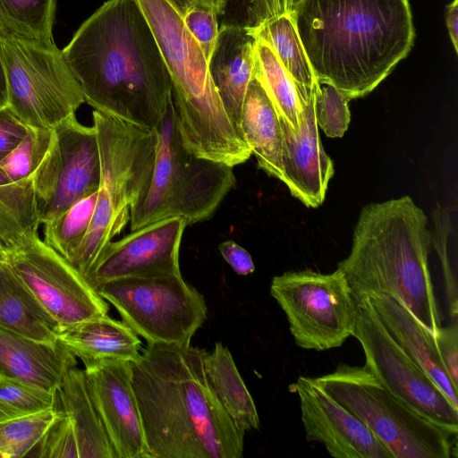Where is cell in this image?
<instances>
[{"label": "cell", "instance_id": "6da1fadb", "mask_svg": "<svg viewBox=\"0 0 458 458\" xmlns=\"http://www.w3.org/2000/svg\"><path fill=\"white\" fill-rule=\"evenodd\" d=\"M95 111L155 131L173 100L172 81L136 0H107L61 50Z\"/></svg>", "mask_w": 458, "mask_h": 458}, {"label": "cell", "instance_id": "7a4b0ae2", "mask_svg": "<svg viewBox=\"0 0 458 458\" xmlns=\"http://www.w3.org/2000/svg\"><path fill=\"white\" fill-rule=\"evenodd\" d=\"M206 351L147 344L131 362L132 386L151 458H241L244 433L205 372Z\"/></svg>", "mask_w": 458, "mask_h": 458}, {"label": "cell", "instance_id": "3957f363", "mask_svg": "<svg viewBox=\"0 0 458 458\" xmlns=\"http://www.w3.org/2000/svg\"><path fill=\"white\" fill-rule=\"evenodd\" d=\"M297 30L319 84L365 97L410 52L407 0H296Z\"/></svg>", "mask_w": 458, "mask_h": 458}, {"label": "cell", "instance_id": "277c9868", "mask_svg": "<svg viewBox=\"0 0 458 458\" xmlns=\"http://www.w3.org/2000/svg\"><path fill=\"white\" fill-rule=\"evenodd\" d=\"M428 217L410 196L365 206L350 254L337 264L355 301L375 294L401 301L432 334L441 317L428 267Z\"/></svg>", "mask_w": 458, "mask_h": 458}, {"label": "cell", "instance_id": "5b68a950", "mask_svg": "<svg viewBox=\"0 0 458 458\" xmlns=\"http://www.w3.org/2000/svg\"><path fill=\"white\" fill-rule=\"evenodd\" d=\"M147 19L172 81L178 130L192 154L229 166L251 151L227 115L215 89L208 61L171 0H136Z\"/></svg>", "mask_w": 458, "mask_h": 458}, {"label": "cell", "instance_id": "8992f818", "mask_svg": "<svg viewBox=\"0 0 458 458\" xmlns=\"http://www.w3.org/2000/svg\"><path fill=\"white\" fill-rule=\"evenodd\" d=\"M101 164L99 186L86 236L70 264L85 278L130 221L154 170L157 134L93 111Z\"/></svg>", "mask_w": 458, "mask_h": 458}, {"label": "cell", "instance_id": "52a82bcc", "mask_svg": "<svg viewBox=\"0 0 458 458\" xmlns=\"http://www.w3.org/2000/svg\"><path fill=\"white\" fill-rule=\"evenodd\" d=\"M156 159L149 186L131 208V230L166 218L187 225L209 218L235 183L232 166L199 157L184 146L173 100L155 130Z\"/></svg>", "mask_w": 458, "mask_h": 458}, {"label": "cell", "instance_id": "ba28073f", "mask_svg": "<svg viewBox=\"0 0 458 458\" xmlns=\"http://www.w3.org/2000/svg\"><path fill=\"white\" fill-rule=\"evenodd\" d=\"M312 380L358 417L394 458L457 457V432L421 414L364 366L339 364Z\"/></svg>", "mask_w": 458, "mask_h": 458}, {"label": "cell", "instance_id": "9c48e42d", "mask_svg": "<svg viewBox=\"0 0 458 458\" xmlns=\"http://www.w3.org/2000/svg\"><path fill=\"white\" fill-rule=\"evenodd\" d=\"M0 52L7 105L28 127L53 129L85 102L55 44L2 37Z\"/></svg>", "mask_w": 458, "mask_h": 458}, {"label": "cell", "instance_id": "30bf717a", "mask_svg": "<svg viewBox=\"0 0 458 458\" xmlns=\"http://www.w3.org/2000/svg\"><path fill=\"white\" fill-rule=\"evenodd\" d=\"M95 291L148 344L190 345L207 318L204 297L182 275L114 279Z\"/></svg>", "mask_w": 458, "mask_h": 458}, {"label": "cell", "instance_id": "8fae6325", "mask_svg": "<svg viewBox=\"0 0 458 458\" xmlns=\"http://www.w3.org/2000/svg\"><path fill=\"white\" fill-rule=\"evenodd\" d=\"M270 294L285 313L297 346L326 351L353 336L356 301L339 269L285 272L272 278Z\"/></svg>", "mask_w": 458, "mask_h": 458}, {"label": "cell", "instance_id": "7c38bea8", "mask_svg": "<svg viewBox=\"0 0 458 458\" xmlns=\"http://www.w3.org/2000/svg\"><path fill=\"white\" fill-rule=\"evenodd\" d=\"M100 174L95 127L81 124L75 114L67 117L53 128L47 151L32 175L39 223L96 192Z\"/></svg>", "mask_w": 458, "mask_h": 458}, {"label": "cell", "instance_id": "4fadbf2b", "mask_svg": "<svg viewBox=\"0 0 458 458\" xmlns=\"http://www.w3.org/2000/svg\"><path fill=\"white\" fill-rule=\"evenodd\" d=\"M356 301L353 336L365 365L394 394L428 419L458 431V409L388 335L368 298Z\"/></svg>", "mask_w": 458, "mask_h": 458}, {"label": "cell", "instance_id": "5bb4252c", "mask_svg": "<svg viewBox=\"0 0 458 458\" xmlns=\"http://www.w3.org/2000/svg\"><path fill=\"white\" fill-rule=\"evenodd\" d=\"M7 262L61 327L107 314L106 300L38 233L8 254Z\"/></svg>", "mask_w": 458, "mask_h": 458}, {"label": "cell", "instance_id": "9a60e30c", "mask_svg": "<svg viewBox=\"0 0 458 458\" xmlns=\"http://www.w3.org/2000/svg\"><path fill=\"white\" fill-rule=\"evenodd\" d=\"M187 225L182 218L162 219L111 242L86 281L95 290L114 279L181 275L179 250Z\"/></svg>", "mask_w": 458, "mask_h": 458}, {"label": "cell", "instance_id": "2e32d148", "mask_svg": "<svg viewBox=\"0 0 458 458\" xmlns=\"http://www.w3.org/2000/svg\"><path fill=\"white\" fill-rule=\"evenodd\" d=\"M91 396L116 458H151L132 386L131 362L101 360L84 364Z\"/></svg>", "mask_w": 458, "mask_h": 458}, {"label": "cell", "instance_id": "e0dca14e", "mask_svg": "<svg viewBox=\"0 0 458 458\" xmlns=\"http://www.w3.org/2000/svg\"><path fill=\"white\" fill-rule=\"evenodd\" d=\"M291 387L300 399L309 442H319L335 458H394L376 435L311 377L301 376Z\"/></svg>", "mask_w": 458, "mask_h": 458}, {"label": "cell", "instance_id": "ac0fdd59", "mask_svg": "<svg viewBox=\"0 0 458 458\" xmlns=\"http://www.w3.org/2000/svg\"><path fill=\"white\" fill-rule=\"evenodd\" d=\"M314 98L302 106L299 131L279 118L283 147L281 181L306 207L318 208L325 199L334 165L320 140L315 119Z\"/></svg>", "mask_w": 458, "mask_h": 458}, {"label": "cell", "instance_id": "d6986e66", "mask_svg": "<svg viewBox=\"0 0 458 458\" xmlns=\"http://www.w3.org/2000/svg\"><path fill=\"white\" fill-rule=\"evenodd\" d=\"M296 0H249L242 24L253 38H262L274 50L296 88L301 107L319 86L302 47L296 26Z\"/></svg>", "mask_w": 458, "mask_h": 458}, {"label": "cell", "instance_id": "ffe728a7", "mask_svg": "<svg viewBox=\"0 0 458 458\" xmlns=\"http://www.w3.org/2000/svg\"><path fill=\"white\" fill-rule=\"evenodd\" d=\"M77 364L59 340L42 342L0 327V377L55 393Z\"/></svg>", "mask_w": 458, "mask_h": 458}, {"label": "cell", "instance_id": "44dd1931", "mask_svg": "<svg viewBox=\"0 0 458 458\" xmlns=\"http://www.w3.org/2000/svg\"><path fill=\"white\" fill-rule=\"evenodd\" d=\"M366 298L392 339L435 382L454 407L458 409L457 387L445 369L435 335L394 297L375 294Z\"/></svg>", "mask_w": 458, "mask_h": 458}, {"label": "cell", "instance_id": "7402d4cb", "mask_svg": "<svg viewBox=\"0 0 458 458\" xmlns=\"http://www.w3.org/2000/svg\"><path fill=\"white\" fill-rule=\"evenodd\" d=\"M254 44L255 39L247 33L242 24L223 23L208 61L215 89L227 115L241 135L243 102L254 77Z\"/></svg>", "mask_w": 458, "mask_h": 458}, {"label": "cell", "instance_id": "603a6c76", "mask_svg": "<svg viewBox=\"0 0 458 458\" xmlns=\"http://www.w3.org/2000/svg\"><path fill=\"white\" fill-rule=\"evenodd\" d=\"M58 340L84 364L101 360L134 362L140 355L138 335L107 314L61 327Z\"/></svg>", "mask_w": 458, "mask_h": 458}, {"label": "cell", "instance_id": "cb8c5ba5", "mask_svg": "<svg viewBox=\"0 0 458 458\" xmlns=\"http://www.w3.org/2000/svg\"><path fill=\"white\" fill-rule=\"evenodd\" d=\"M55 402L72 423L79 458H116L84 369H69L55 390Z\"/></svg>", "mask_w": 458, "mask_h": 458}, {"label": "cell", "instance_id": "d4e9b609", "mask_svg": "<svg viewBox=\"0 0 458 458\" xmlns=\"http://www.w3.org/2000/svg\"><path fill=\"white\" fill-rule=\"evenodd\" d=\"M240 129L258 166L281 181L283 138L279 116L255 77L246 92Z\"/></svg>", "mask_w": 458, "mask_h": 458}, {"label": "cell", "instance_id": "484cf974", "mask_svg": "<svg viewBox=\"0 0 458 458\" xmlns=\"http://www.w3.org/2000/svg\"><path fill=\"white\" fill-rule=\"evenodd\" d=\"M0 327L42 342L57 341L61 330L7 260L0 265Z\"/></svg>", "mask_w": 458, "mask_h": 458}, {"label": "cell", "instance_id": "4316f807", "mask_svg": "<svg viewBox=\"0 0 458 458\" xmlns=\"http://www.w3.org/2000/svg\"><path fill=\"white\" fill-rule=\"evenodd\" d=\"M204 368L218 401L235 428L244 434L259 429V419L255 403L228 348L216 343L213 351L205 353Z\"/></svg>", "mask_w": 458, "mask_h": 458}, {"label": "cell", "instance_id": "83f0119b", "mask_svg": "<svg viewBox=\"0 0 458 458\" xmlns=\"http://www.w3.org/2000/svg\"><path fill=\"white\" fill-rule=\"evenodd\" d=\"M253 76L259 82L279 118L299 131L302 107L290 75L271 47L262 38H254Z\"/></svg>", "mask_w": 458, "mask_h": 458}, {"label": "cell", "instance_id": "f1b7e54d", "mask_svg": "<svg viewBox=\"0 0 458 458\" xmlns=\"http://www.w3.org/2000/svg\"><path fill=\"white\" fill-rule=\"evenodd\" d=\"M55 0H0L2 37L55 45Z\"/></svg>", "mask_w": 458, "mask_h": 458}, {"label": "cell", "instance_id": "f546056e", "mask_svg": "<svg viewBox=\"0 0 458 458\" xmlns=\"http://www.w3.org/2000/svg\"><path fill=\"white\" fill-rule=\"evenodd\" d=\"M97 191L44 224L43 242L69 263L79 250L89 230Z\"/></svg>", "mask_w": 458, "mask_h": 458}, {"label": "cell", "instance_id": "4dcf8cb0", "mask_svg": "<svg viewBox=\"0 0 458 458\" xmlns=\"http://www.w3.org/2000/svg\"><path fill=\"white\" fill-rule=\"evenodd\" d=\"M56 408L0 423V458H20L38 445Z\"/></svg>", "mask_w": 458, "mask_h": 458}, {"label": "cell", "instance_id": "1f68e13d", "mask_svg": "<svg viewBox=\"0 0 458 458\" xmlns=\"http://www.w3.org/2000/svg\"><path fill=\"white\" fill-rule=\"evenodd\" d=\"M55 404V392L0 377V423L38 413Z\"/></svg>", "mask_w": 458, "mask_h": 458}, {"label": "cell", "instance_id": "d6a6232c", "mask_svg": "<svg viewBox=\"0 0 458 458\" xmlns=\"http://www.w3.org/2000/svg\"><path fill=\"white\" fill-rule=\"evenodd\" d=\"M52 131L53 129L30 128L24 139L0 161L12 182L32 177L47 151Z\"/></svg>", "mask_w": 458, "mask_h": 458}, {"label": "cell", "instance_id": "836d02e7", "mask_svg": "<svg viewBox=\"0 0 458 458\" xmlns=\"http://www.w3.org/2000/svg\"><path fill=\"white\" fill-rule=\"evenodd\" d=\"M350 100L329 84H319L315 92L314 112L318 126L330 138H342L351 122Z\"/></svg>", "mask_w": 458, "mask_h": 458}, {"label": "cell", "instance_id": "e575fe53", "mask_svg": "<svg viewBox=\"0 0 458 458\" xmlns=\"http://www.w3.org/2000/svg\"><path fill=\"white\" fill-rule=\"evenodd\" d=\"M36 447H38V453L35 456L38 458H79L72 423L61 410L56 408L55 417Z\"/></svg>", "mask_w": 458, "mask_h": 458}, {"label": "cell", "instance_id": "d590c367", "mask_svg": "<svg viewBox=\"0 0 458 458\" xmlns=\"http://www.w3.org/2000/svg\"><path fill=\"white\" fill-rule=\"evenodd\" d=\"M217 16L214 9L198 4L190 7L182 14L185 26L199 44L208 61L218 37Z\"/></svg>", "mask_w": 458, "mask_h": 458}, {"label": "cell", "instance_id": "8d00e7d4", "mask_svg": "<svg viewBox=\"0 0 458 458\" xmlns=\"http://www.w3.org/2000/svg\"><path fill=\"white\" fill-rule=\"evenodd\" d=\"M435 340L445 369L455 387L458 386V327L454 323L440 327Z\"/></svg>", "mask_w": 458, "mask_h": 458}, {"label": "cell", "instance_id": "74e56055", "mask_svg": "<svg viewBox=\"0 0 458 458\" xmlns=\"http://www.w3.org/2000/svg\"><path fill=\"white\" fill-rule=\"evenodd\" d=\"M30 131L6 105L0 107V161L24 139Z\"/></svg>", "mask_w": 458, "mask_h": 458}, {"label": "cell", "instance_id": "f35d334b", "mask_svg": "<svg viewBox=\"0 0 458 458\" xmlns=\"http://www.w3.org/2000/svg\"><path fill=\"white\" fill-rule=\"evenodd\" d=\"M218 250L224 259L238 275L247 276L254 272L255 266L250 254L235 242L225 241L219 244Z\"/></svg>", "mask_w": 458, "mask_h": 458}, {"label": "cell", "instance_id": "ab89813d", "mask_svg": "<svg viewBox=\"0 0 458 458\" xmlns=\"http://www.w3.org/2000/svg\"><path fill=\"white\" fill-rule=\"evenodd\" d=\"M445 21L447 30L454 47L458 51V0H454L446 7Z\"/></svg>", "mask_w": 458, "mask_h": 458}, {"label": "cell", "instance_id": "60d3db41", "mask_svg": "<svg viewBox=\"0 0 458 458\" xmlns=\"http://www.w3.org/2000/svg\"><path fill=\"white\" fill-rule=\"evenodd\" d=\"M1 38L2 34L0 32V49H1ZM7 105V89H6V81L4 72V67L1 60V52H0V107Z\"/></svg>", "mask_w": 458, "mask_h": 458}, {"label": "cell", "instance_id": "b9f144b4", "mask_svg": "<svg viewBox=\"0 0 458 458\" xmlns=\"http://www.w3.org/2000/svg\"><path fill=\"white\" fill-rule=\"evenodd\" d=\"M198 4L210 7L214 9L217 15L222 14L221 0H195Z\"/></svg>", "mask_w": 458, "mask_h": 458}, {"label": "cell", "instance_id": "7bdbcfd3", "mask_svg": "<svg viewBox=\"0 0 458 458\" xmlns=\"http://www.w3.org/2000/svg\"><path fill=\"white\" fill-rule=\"evenodd\" d=\"M178 11L183 14L190 7L196 4L195 0H171Z\"/></svg>", "mask_w": 458, "mask_h": 458}, {"label": "cell", "instance_id": "ee69618b", "mask_svg": "<svg viewBox=\"0 0 458 458\" xmlns=\"http://www.w3.org/2000/svg\"><path fill=\"white\" fill-rule=\"evenodd\" d=\"M12 182L4 170L0 165V186Z\"/></svg>", "mask_w": 458, "mask_h": 458}, {"label": "cell", "instance_id": "f6af8a7d", "mask_svg": "<svg viewBox=\"0 0 458 458\" xmlns=\"http://www.w3.org/2000/svg\"><path fill=\"white\" fill-rule=\"evenodd\" d=\"M230 1L232 0H221V8H222V14L225 13V10H226V7L228 5V4L230 3ZM249 0H247L248 2ZM247 4V3H246Z\"/></svg>", "mask_w": 458, "mask_h": 458}, {"label": "cell", "instance_id": "bcb514c9", "mask_svg": "<svg viewBox=\"0 0 458 458\" xmlns=\"http://www.w3.org/2000/svg\"><path fill=\"white\" fill-rule=\"evenodd\" d=\"M6 260L7 255L4 251L0 250V265Z\"/></svg>", "mask_w": 458, "mask_h": 458}, {"label": "cell", "instance_id": "7dc6e473", "mask_svg": "<svg viewBox=\"0 0 458 458\" xmlns=\"http://www.w3.org/2000/svg\"></svg>", "mask_w": 458, "mask_h": 458}]
</instances>
